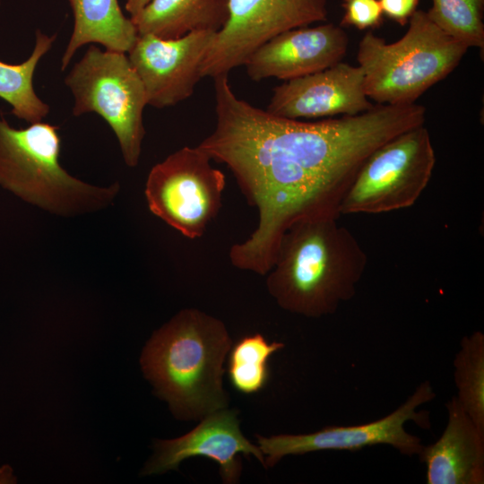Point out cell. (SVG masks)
I'll return each mask as SVG.
<instances>
[{
    "instance_id": "obj_1",
    "label": "cell",
    "mask_w": 484,
    "mask_h": 484,
    "mask_svg": "<svg viewBox=\"0 0 484 484\" xmlns=\"http://www.w3.org/2000/svg\"><path fill=\"white\" fill-rule=\"evenodd\" d=\"M214 80L216 125L198 145L225 164L258 212V224L229 253L233 266L266 275L280 240L294 223L341 215L360 166L377 147L424 125L419 104L381 105L355 116L314 122L255 108L233 92L228 75Z\"/></svg>"
},
{
    "instance_id": "obj_2",
    "label": "cell",
    "mask_w": 484,
    "mask_h": 484,
    "mask_svg": "<svg viewBox=\"0 0 484 484\" xmlns=\"http://www.w3.org/2000/svg\"><path fill=\"white\" fill-rule=\"evenodd\" d=\"M367 265L365 250L338 218L307 219L281 237L266 287L282 309L318 318L354 297Z\"/></svg>"
},
{
    "instance_id": "obj_3",
    "label": "cell",
    "mask_w": 484,
    "mask_h": 484,
    "mask_svg": "<svg viewBox=\"0 0 484 484\" xmlns=\"http://www.w3.org/2000/svg\"><path fill=\"white\" fill-rule=\"evenodd\" d=\"M232 346L220 319L185 308L155 331L145 345L141 366L154 392L179 419H201L227 408L223 363Z\"/></svg>"
},
{
    "instance_id": "obj_4",
    "label": "cell",
    "mask_w": 484,
    "mask_h": 484,
    "mask_svg": "<svg viewBox=\"0 0 484 484\" xmlns=\"http://www.w3.org/2000/svg\"><path fill=\"white\" fill-rule=\"evenodd\" d=\"M57 126L37 122L15 129L0 118V186L52 214L74 217L110 206L120 192L116 182L97 186L70 175L59 163Z\"/></svg>"
},
{
    "instance_id": "obj_5",
    "label": "cell",
    "mask_w": 484,
    "mask_h": 484,
    "mask_svg": "<svg viewBox=\"0 0 484 484\" xmlns=\"http://www.w3.org/2000/svg\"><path fill=\"white\" fill-rule=\"evenodd\" d=\"M406 33L386 43L367 31L359 43L357 60L369 99L381 105L412 104L430 87L445 79L469 48L438 28L417 10Z\"/></svg>"
},
{
    "instance_id": "obj_6",
    "label": "cell",
    "mask_w": 484,
    "mask_h": 484,
    "mask_svg": "<svg viewBox=\"0 0 484 484\" xmlns=\"http://www.w3.org/2000/svg\"><path fill=\"white\" fill-rule=\"evenodd\" d=\"M126 53L91 45L65 79L76 117L94 112L110 126L125 163L136 167L145 135L143 113L147 105L143 83Z\"/></svg>"
},
{
    "instance_id": "obj_7",
    "label": "cell",
    "mask_w": 484,
    "mask_h": 484,
    "mask_svg": "<svg viewBox=\"0 0 484 484\" xmlns=\"http://www.w3.org/2000/svg\"><path fill=\"white\" fill-rule=\"evenodd\" d=\"M436 164L424 125L373 151L360 166L341 204V214H377L411 207L427 187Z\"/></svg>"
},
{
    "instance_id": "obj_8",
    "label": "cell",
    "mask_w": 484,
    "mask_h": 484,
    "mask_svg": "<svg viewBox=\"0 0 484 484\" xmlns=\"http://www.w3.org/2000/svg\"><path fill=\"white\" fill-rule=\"evenodd\" d=\"M199 146H185L154 165L144 194L152 214L189 239L203 237L222 206L224 173Z\"/></svg>"
},
{
    "instance_id": "obj_9",
    "label": "cell",
    "mask_w": 484,
    "mask_h": 484,
    "mask_svg": "<svg viewBox=\"0 0 484 484\" xmlns=\"http://www.w3.org/2000/svg\"><path fill=\"white\" fill-rule=\"evenodd\" d=\"M436 393L428 380L422 382L413 393L395 411L377 420L352 426H329L308 434H281L271 436L257 435V444L264 455V466L273 467L287 455H301L318 451L355 452L367 446L388 445L407 456L419 455L423 445L404 426L412 420L418 426L430 428L429 413L417 411L420 405L431 402Z\"/></svg>"
},
{
    "instance_id": "obj_10",
    "label": "cell",
    "mask_w": 484,
    "mask_h": 484,
    "mask_svg": "<svg viewBox=\"0 0 484 484\" xmlns=\"http://www.w3.org/2000/svg\"><path fill=\"white\" fill-rule=\"evenodd\" d=\"M229 17L201 65L217 77L243 65L258 47L286 30L327 20V0H229Z\"/></svg>"
},
{
    "instance_id": "obj_11",
    "label": "cell",
    "mask_w": 484,
    "mask_h": 484,
    "mask_svg": "<svg viewBox=\"0 0 484 484\" xmlns=\"http://www.w3.org/2000/svg\"><path fill=\"white\" fill-rule=\"evenodd\" d=\"M216 33L196 31L176 39L138 35L127 54L143 83L147 105L171 107L194 93L202 78V63Z\"/></svg>"
},
{
    "instance_id": "obj_12",
    "label": "cell",
    "mask_w": 484,
    "mask_h": 484,
    "mask_svg": "<svg viewBox=\"0 0 484 484\" xmlns=\"http://www.w3.org/2000/svg\"><path fill=\"white\" fill-rule=\"evenodd\" d=\"M373 107L365 92L361 68L341 61L278 85L265 110L276 117L302 120L355 116Z\"/></svg>"
},
{
    "instance_id": "obj_13",
    "label": "cell",
    "mask_w": 484,
    "mask_h": 484,
    "mask_svg": "<svg viewBox=\"0 0 484 484\" xmlns=\"http://www.w3.org/2000/svg\"><path fill=\"white\" fill-rule=\"evenodd\" d=\"M186 435L169 440L154 441V454L144 466L143 475L165 473L177 470L179 463L190 457L203 456L215 461L224 483H238L241 475L238 454L253 455L264 464L258 447L241 432L238 411L227 408L215 411Z\"/></svg>"
},
{
    "instance_id": "obj_14",
    "label": "cell",
    "mask_w": 484,
    "mask_h": 484,
    "mask_svg": "<svg viewBox=\"0 0 484 484\" xmlns=\"http://www.w3.org/2000/svg\"><path fill=\"white\" fill-rule=\"evenodd\" d=\"M349 45L343 28L333 23L298 27L258 47L243 65L250 79L284 81L302 77L342 61Z\"/></svg>"
},
{
    "instance_id": "obj_15",
    "label": "cell",
    "mask_w": 484,
    "mask_h": 484,
    "mask_svg": "<svg viewBox=\"0 0 484 484\" xmlns=\"http://www.w3.org/2000/svg\"><path fill=\"white\" fill-rule=\"evenodd\" d=\"M446 427L441 436L423 445L419 457L428 484H483L484 432L464 411L456 395L445 404Z\"/></svg>"
},
{
    "instance_id": "obj_16",
    "label": "cell",
    "mask_w": 484,
    "mask_h": 484,
    "mask_svg": "<svg viewBox=\"0 0 484 484\" xmlns=\"http://www.w3.org/2000/svg\"><path fill=\"white\" fill-rule=\"evenodd\" d=\"M229 0H151L130 18L138 35L176 39L196 31H220L229 17Z\"/></svg>"
},
{
    "instance_id": "obj_17",
    "label": "cell",
    "mask_w": 484,
    "mask_h": 484,
    "mask_svg": "<svg viewBox=\"0 0 484 484\" xmlns=\"http://www.w3.org/2000/svg\"><path fill=\"white\" fill-rule=\"evenodd\" d=\"M73 13V30L61 58V69L68 66L82 46L98 43L105 49L128 53L138 33L117 0H68Z\"/></svg>"
},
{
    "instance_id": "obj_18",
    "label": "cell",
    "mask_w": 484,
    "mask_h": 484,
    "mask_svg": "<svg viewBox=\"0 0 484 484\" xmlns=\"http://www.w3.org/2000/svg\"><path fill=\"white\" fill-rule=\"evenodd\" d=\"M56 35L36 31L34 48L22 64L0 61V98L12 106V113L30 124L41 122L49 113V106L40 99L33 87V76L40 59L50 50Z\"/></svg>"
},
{
    "instance_id": "obj_19",
    "label": "cell",
    "mask_w": 484,
    "mask_h": 484,
    "mask_svg": "<svg viewBox=\"0 0 484 484\" xmlns=\"http://www.w3.org/2000/svg\"><path fill=\"white\" fill-rule=\"evenodd\" d=\"M284 346L282 342H269L260 333L240 338L229 351L227 371L233 388L244 394L262 391L270 378L269 359Z\"/></svg>"
},
{
    "instance_id": "obj_20",
    "label": "cell",
    "mask_w": 484,
    "mask_h": 484,
    "mask_svg": "<svg viewBox=\"0 0 484 484\" xmlns=\"http://www.w3.org/2000/svg\"><path fill=\"white\" fill-rule=\"evenodd\" d=\"M457 399L476 426L484 432V334L464 336L454 359Z\"/></svg>"
},
{
    "instance_id": "obj_21",
    "label": "cell",
    "mask_w": 484,
    "mask_h": 484,
    "mask_svg": "<svg viewBox=\"0 0 484 484\" xmlns=\"http://www.w3.org/2000/svg\"><path fill=\"white\" fill-rule=\"evenodd\" d=\"M426 12L443 31L467 48L484 47V0H432Z\"/></svg>"
},
{
    "instance_id": "obj_22",
    "label": "cell",
    "mask_w": 484,
    "mask_h": 484,
    "mask_svg": "<svg viewBox=\"0 0 484 484\" xmlns=\"http://www.w3.org/2000/svg\"><path fill=\"white\" fill-rule=\"evenodd\" d=\"M344 10L340 26L359 30L378 28L383 23L384 13L378 0H343Z\"/></svg>"
},
{
    "instance_id": "obj_23",
    "label": "cell",
    "mask_w": 484,
    "mask_h": 484,
    "mask_svg": "<svg viewBox=\"0 0 484 484\" xmlns=\"http://www.w3.org/2000/svg\"><path fill=\"white\" fill-rule=\"evenodd\" d=\"M378 2L384 15L404 26L418 10L419 0H378Z\"/></svg>"
},
{
    "instance_id": "obj_24",
    "label": "cell",
    "mask_w": 484,
    "mask_h": 484,
    "mask_svg": "<svg viewBox=\"0 0 484 484\" xmlns=\"http://www.w3.org/2000/svg\"><path fill=\"white\" fill-rule=\"evenodd\" d=\"M151 0H126L125 9L133 18L136 16Z\"/></svg>"
}]
</instances>
